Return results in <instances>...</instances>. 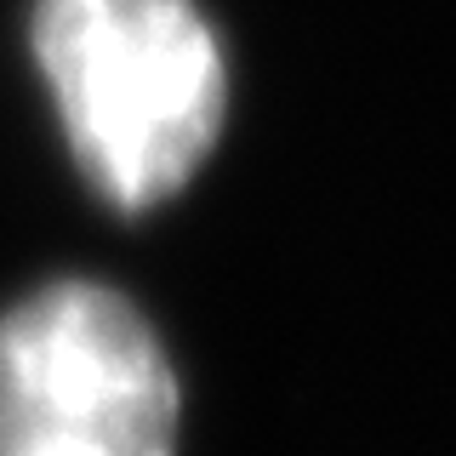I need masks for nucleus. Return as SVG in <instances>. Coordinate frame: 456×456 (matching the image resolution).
Wrapping results in <instances>:
<instances>
[{
    "mask_svg": "<svg viewBox=\"0 0 456 456\" xmlns=\"http://www.w3.org/2000/svg\"><path fill=\"white\" fill-rule=\"evenodd\" d=\"M35 57L109 206H160L217 142L228 75L194 0H40Z\"/></svg>",
    "mask_w": 456,
    "mask_h": 456,
    "instance_id": "1",
    "label": "nucleus"
},
{
    "mask_svg": "<svg viewBox=\"0 0 456 456\" xmlns=\"http://www.w3.org/2000/svg\"><path fill=\"white\" fill-rule=\"evenodd\" d=\"M0 456H177V382L120 291L63 280L0 320Z\"/></svg>",
    "mask_w": 456,
    "mask_h": 456,
    "instance_id": "2",
    "label": "nucleus"
}]
</instances>
